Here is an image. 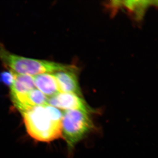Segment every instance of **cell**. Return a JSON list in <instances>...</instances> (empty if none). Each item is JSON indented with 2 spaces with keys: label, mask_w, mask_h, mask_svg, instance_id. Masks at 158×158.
<instances>
[{
  "label": "cell",
  "mask_w": 158,
  "mask_h": 158,
  "mask_svg": "<svg viewBox=\"0 0 158 158\" xmlns=\"http://www.w3.org/2000/svg\"><path fill=\"white\" fill-rule=\"evenodd\" d=\"M22 114L28 133L35 140L49 142L62 137L63 113L57 108L36 106Z\"/></svg>",
  "instance_id": "cell-1"
},
{
  "label": "cell",
  "mask_w": 158,
  "mask_h": 158,
  "mask_svg": "<svg viewBox=\"0 0 158 158\" xmlns=\"http://www.w3.org/2000/svg\"><path fill=\"white\" fill-rule=\"evenodd\" d=\"M0 60L15 73L32 76L43 73H55L70 67L51 61L26 58L11 54L1 44Z\"/></svg>",
  "instance_id": "cell-2"
},
{
  "label": "cell",
  "mask_w": 158,
  "mask_h": 158,
  "mask_svg": "<svg viewBox=\"0 0 158 158\" xmlns=\"http://www.w3.org/2000/svg\"><path fill=\"white\" fill-rule=\"evenodd\" d=\"M90 113L80 110L65 111L62 119V136L71 151L94 129Z\"/></svg>",
  "instance_id": "cell-3"
},
{
  "label": "cell",
  "mask_w": 158,
  "mask_h": 158,
  "mask_svg": "<svg viewBox=\"0 0 158 158\" xmlns=\"http://www.w3.org/2000/svg\"><path fill=\"white\" fill-rule=\"evenodd\" d=\"M65 111L80 110L87 113L95 112L85 101L81 96L76 94L59 92L48 98V104Z\"/></svg>",
  "instance_id": "cell-4"
},
{
  "label": "cell",
  "mask_w": 158,
  "mask_h": 158,
  "mask_svg": "<svg viewBox=\"0 0 158 158\" xmlns=\"http://www.w3.org/2000/svg\"><path fill=\"white\" fill-rule=\"evenodd\" d=\"M56 80L59 92L76 94L81 96L77 76L73 67H70L65 70L54 73Z\"/></svg>",
  "instance_id": "cell-5"
},
{
  "label": "cell",
  "mask_w": 158,
  "mask_h": 158,
  "mask_svg": "<svg viewBox=\"0 0 158 158\" xmlns=\"http://www.w3.org/2000/svg\"><path fill=\"white\" fill-rule=\"evenodd\" d=\"M35 87L50 97L59 93V87L53 74L44 73L33 76Z\"/></svg>",
  "instance_id": "cell-6"
},
{
  "label": "cell",
  "mask_w": 158,
  "mask_h": 158,
  "mask_svg": "<svg viewBox=\"0 0 158 158\" xmlns=\"http://www.w3.org/2000/svg\"><path fill=\"white\" fill-rule=\"evenodd\" d=\"M14 73V81L10 86L11 96L25 95L35 89L33 76Z\"/></svg>",
  "instance_id": "cell-7"
},
{
  "label": "cell",
  "mask_w": 158,
  "mask_h": 158,
  "mask_svg": "<svg viewBox=\"0 0 158 158\" xmlns=\"http://www.w3.org/2000/svg\"><path fill=\"white\" fill-rule=\"evenodd\" d=\"M27 98L29 106L31 108L36 106L48 104V98L41 91L35 88L27 94Z\"/></svg>",
  "instance_id": "cell-8"
},
{
  "label": "cell",
  "mask_w": 158,
  "mask_h": 158,
  "mask_svg": "<svg viewBox=\"0 0 158 158\" xmlns=\"http://www.w3.org/2000/svg\"><path fill=\"white\" fill-rule=\"evenodd\" d=\"M14 79V73L11 71H4L0 73V82L4 85L11 86Z\"/></svg>",
  "instance_id": "cell-9"
}]
</instances>
